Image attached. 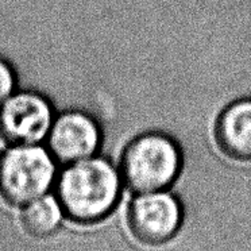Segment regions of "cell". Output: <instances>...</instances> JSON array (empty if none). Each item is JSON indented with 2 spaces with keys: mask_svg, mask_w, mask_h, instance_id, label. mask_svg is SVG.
Instances as JSON below:
<instances>
[{
  "mask_svg": "<svg viewBox=\"0 0 251 251\" xmlns=\"http://www.w3.org/2000/svg\"><path fill=\"white\" fill-rule=\"evenodd\" d=\"M122 176L112 162L91 157L68 165L57 178V200L62 212L77 223L104 219L119 201Z\"/></svg>",
  "mask_w": 251,
  "mask_h": 251,
  "instance_id": "cell-1",
  "label": "cell"
},
{
  "mask_svg": "<svg viewBox=\"0 0 251 251\" xmlns=\"http://www.w3.org/2000/svg\"><path fill=\"white\" fill-rule=\"evenodd\" d=\"M182 168L181 145L162 131H146L134 137L120 155L122 180L135 193L168 189L180 177Z\"/></svg>",
  "mask_w": 251,
  "mask_h": 251,
  "instance_id": "cell-2",
  "label": "cell"
},
{
  "mask_svg": "<svg viewBox=\"0 0 251 251\" xmlns=\"http://www.w3.org/2000/svg\"><path fill=\"white\" fill-rule=\"evenodd\" d=\"M54 157L38 145H15L0 155V196L26 205L45 196L55 181Z\"/></svg>",
  "mask_w": 251,
  "mask_h": 251,
  "instance_id": "cell-3",
  "label": "cell"
},
{
  "mask_svg": "<svg viewBox=\"0 0 251 251\" xmlns=\"http://www.w3.org/2000/svg\"><path fill=\"white\" fill-rule=\"evenodd\" d=\"M49 100L37 92L12 93L0 105V137L12 146L38 145L53 125Z\"/></svg>",
  "mask_w": 251,
  "mask_h": 251,
  "instance_id": "cell-4",
  "label": "cell"
},
{
  "mask_svg": "<svg viewBox=\"0 0 251 251\" xmlns=\"http://www.w3.org/2000/svg\"><path fill=\"white\" fill-rule=\"evenodd\" d=\"M182 222L180 200L165 191L138 193L128 208V224L138 239L159 245L178 231Z\"/></svg>",
  "mask_w": 251,
  "mask_h": 251,
  "instance_id": "cell-5",
  "label": "cell"
},
{
  "mask_svg": "<svg viewBox=\"0 0 251 251\" xmlns=\"http://www.w3.org/2000/svg\"><path fill=\"white\" fill-rule=\"evenodd\" d=\"M48 150L61 164L93 157L101 143L98 122L88 114L69 111L53 120L48 134Z\"/></svg>",
  "mask_w": 251,
  "mask_h": 251,
  "instance_id": "cell-6",
  "label": "cell"
},
{
  "mask_svg": "<svg viewBox=\"0 0 251 251\" xmlns=\"http://www.w3.org/2000/svg\"><path fill=\"white\" fill-rule=\"evenodd\" d=\"M213 138L220 153L238 162L251 161V96L236 99L219 112Z\"/></svg>",
  "mask_w": 251,
  "mask_h": 251,
  "instance_id": "cell-7",
  "label": "cell"
},
{
  "mask_svg": "<svg viewBox=\"0 0 251 251\" xmlns=\"http://www.w3.org/2000/svg\"><path fill=\"white\" fill-rule=\"evenodd\" d=\"M62 218V208L57 199L42 196L26 204L23 209V228L34 238H46L58 228Z\"/></svg>",
  "mask_w": 251,
  "mask_h": 251,
  "instance_id": "cell-8",
  "label": "cell"
},
{
  "mask_svg": "<svg viewBox=\"0 0 251 251\" xmlns=\"http://www.w3.org/2000/svg\"><path fill=\"white\" fill-rule=\"evenodd\" d=\"M15 82V75L10 64L0 58V105L14 93Z\"/></svg>",
  "mask_w": 251,
  "mask_h": 251,
  "instance_id": "cell-9",
  "label": "cell"
}]
</instances>
